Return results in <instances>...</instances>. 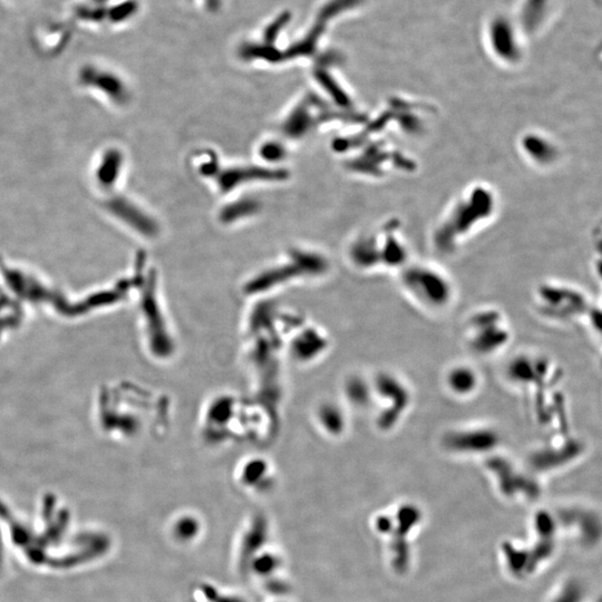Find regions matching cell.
<instances>
[{"label":"cell","instance_id":"cell-1","mask_svg":"<svg viewBox=\"0 0 602 602\" xmlns=\"http://www.w3.org/2000/svg\"><path fill=\"white\" fill-rule=\"evenodd\" d=\"M495 209V194L490 189L483 186L467 189L436 226V248L444 252L458 248L467 235L477 231V226L492 218Z\"/></svg>","mask_w":602,"mask_h":602},{"label":"cell","instance_id":"cell-2","mask_svg":"<svg viewBox=\"0 0 602 602\" xmlns=\"http://www.w3.org/2000/svg\"><path fill=\"white\" fill-rule=\"evenodd\" d=\"M401 285L417 305L428 311L449 308L456 294L453 282L445 273L424 264H407L402 269Z\"/></svg>","mask_w":602,"mask_h":602},{"label":"cell","instance_id":"cell-3","mask_svg":"<svg viewBox=\"0 0 602 602\" xmlns=\"http://www.w3.org/2000/svg\"><path fill=\"white\" fill-rule=\"evenodd\" d=\"M466 338L471 352L481 357H488L507 346L511 330L499 309L482 308L470 316Z\"/></svg>","mask_w":602,"mask_h":602},{"label":"cell","instance_id":"cell-4","mask_svg":"<svg viewBox=\"0 0 602 602\" xmlns=\"http://www.w3.org/2000/svg\"><path fill=\"white\" fill-rule=\"evenodd\" d=\"M373 385L374 396L384 406L377 415L376 425L382 432H392L403 422L413 403V394L406 381L392 371L379 373Z\"/></svg>","mask_w":602,"mask_h":602},{"label":"cell","instance_id":"cell-5","mask_svg":"<svg viewBox=\"0 0 602 602\" xmlns=\"http://www.w3.org/2000/svg\"><path fill=\"white\" fill-rule=\"evenodd\" d=\"M535 301L541 315L556 322L590 317L594 310L586 294L563 285H540L535 292Z\"/></svg>","mask_w":602,"mask_h":602},{"label":"cell","instance_id":"cell-6","mask_svg":"<svg viewBox=\"0 0 602 602\" xmlns=\"http://www.w3.org/2000/svg\"><path fill=\"white\" fill-rule=\"evenodd\" d=\"M501 434L485 424L452 428L442 436L441 444L447 452L462 458L492 456L501 445Z\"/></svg>","mask_w":602,"mask_h":602},{"label":"cell","instance_id":"cell-7","mask_svg":"<svg viewBox=\"0 0 602 602\" xmlns=\"http://www.w3.org/2000/svg\"><path fill=\"white\" fill-rule=\"evenodd\" d=\"M584 445L580 439L566 436L563 441L552 442L539 447L530 454L531 467L537 471H549L567 465L582 456Z\"/></svg>","mask_w":602,"mask_h":602},{"label":"cell","instance_id":"cell-8","mask_svg":"<svg viewBox=\"0 0 602 602\" xmlns=\"http://www.w3.org/2000/svg\"><path fill=\"white\" fill-rule=\"evenodd\" d=\"M551 364L547 358L529 354H521L509 360L507 366V378L518 387H543L550 379Z\"/></svg>","mask_w":602,"mask_h":602},{"label":"cell","instance_id":"cell-9","mask_svg":"<svg viewBox=\"0 0 602 602\" xmlns=\"http://www.w3.org/2000/svg\"><path fill=\"white\" fill-rule=\"evenodd\" d=\"M444 385L453 397L470 398L480 388V373L467 364H456L445 373Z\"/></svg>","mask_w":602,"mask_h":602},{"label":"cell","instance_id":"cell-10","mask_svg":"<svg viewBox=\"0 0 602 602\" xmlns=\"http://www.w3.org/2000/svg\"><path fill=\"white\" fill-rule=\"evenodd\" d=\"M490 44L500 60L512 63L520 57L517 34L509 20H496L490 27Z\"/></svg>","mask_w":602,"mask_h":602},{"label":"cell","instance_id":"cell-11","mask_svg":"<svg viewBox=\"0 0 602 602\" xmlns=\"http://www.w3.org/2000/svg\"><path fill=\"white\" fill-rule=\"evenodd\" d=\"M524 154L533 163L548 165L558 158V149L550 139L539 134H528L522 141Z\"/></svg>","mask_w":602,"mask_h":602},{"label":"cell","instance_id":"cell-12","mask_svg":"<svg viewBox=\"0 0 602 602\" xmlns=\"http://www.w3.org/2000/svg\"><path fill=\"white\" fill-rule=\"evenodd\" d=\"M285 177L282 172L266 171L262 169H235L226 172L220 179L221 189L224 191L230 190L233 186L240 184L243 181L252 180V179H282Z\"/></svg>","mask_w":602,"mask_h":602},{"label":"cell","instance_id":"cell-13","mask_svg":"<svg viewBox=\"0 0 602 602\" xmlns=\"http://www.w3.org/2000/svg\"><path fill=\"white\" fill-rule=\"evenodd\" d=\"M310 122L308 111L303 107H298L287 120L285 132L292 137H300L306 133L307 128L310 126Z\"/></svg>","mask_w":602,"mask_h":602},{"label":"cell","instance_id":"cell-14","mask_svg":"<svg viewBox=\"0 0 602 602\" xmlns=\"http://www.w3.org/2000/svg\"><path fill=\"white\" fill-rule=\"evenodd\" d=\"M348 395L356 405H366L374 396L373 385L360 378H354L348 385Z\"/></svg>","mask_w":602,"mask_h":602},{"label":"cell","instance_id":"cell-15","mask_svg":"<svg viewBox=\"0 0 602 602\" xmlns=\"http://www.w3.org/2000/svg\"><path fill=\"white\" fill-rule=\"evenodd\" d=\"M256 209H258V205L252 200L237 202V203L226 207L221 213V218L226 222H231V221L237 220L241 217L252 214V213L256 212Z\"/></svg>","mask_w":602,"mask_h":602},{"label":"cell","instance_id":"cell-16","mask_svg":"<svg viewBox=\"0 0 602 602\" xmlns=\"http://www.w3.org/2000/svg\"><path fill=\"white\" fill-rule=\"evenodd\" d=\"M549 0H526L524 5V22L531 26L537 25L545 16V9L548 8Z\"/></svg>","mask_w":602,"mask_h":602},{"label":"cell","instance_id":"cell-17","mask_svg":"<svg viewBox=\"0 0 602 602\" xmlns=\"http://www.w3.org/2000/svg\"><path fill=\"white\" fill-rule=\"evenodd\" d=\"M280 149H279V146H277V145H269V146H266L265 149H264V156H265V158L275 160V158H280Z\"/></svg>","mask_w":602,"mask_h":602}]
</instances>
